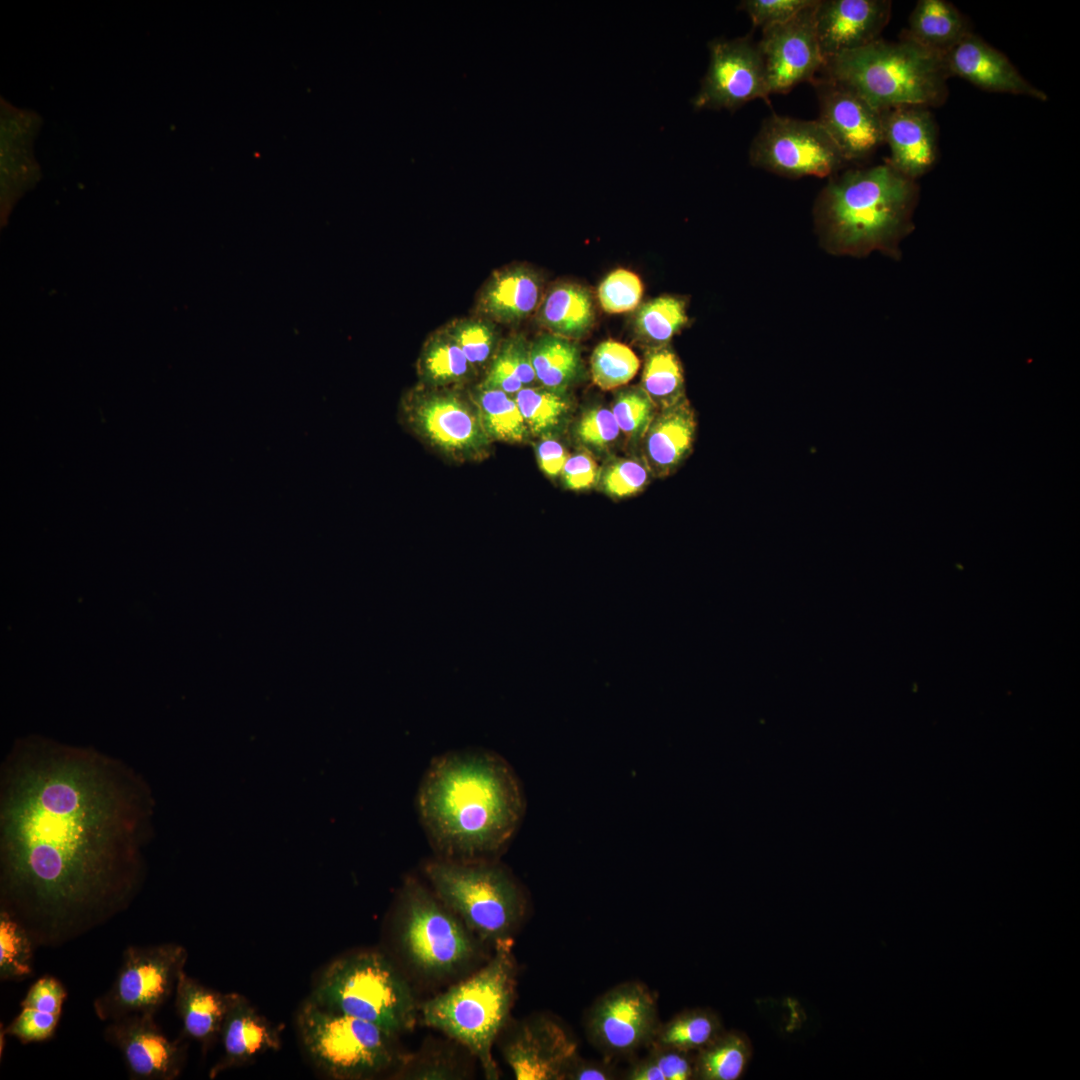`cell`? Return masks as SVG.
<instances>
[{
    "label": "cell",
    "instance_id": "cell-1",
    "mask_svg": "<svg viewBox=\"0 0 1080 1080\" xmlns=\"http://www.w3.org/2000/svg\"><path fill=\"white\" fill-rule=\"evenodd\" d=\"M155 800L139 773L90 747L17 740L0 771V910L58 946L139 892Z\"/></svg>",
    "mask_w": 1080,
    "mask_h": 1080
},
{
    "label": "cell",
    "instance_id": "cell-2",
    "mask_svg": "<svg viewBox=\"0 0 1080 1080\" xmlns=\"http://www.w3.org/2000/svg\"><path fill=\"white\" fill-rule=\"evenodd\" d=\"M416 809L437 857L487 860L513 840L526 798L516 772L499 754L453 750L430 762L417 790Z\"/></svg>",
    "mask_w": 1080,
    "mask_h": 1080
},
{
    "label": "cell",
    "instance_id": "cell-3",
    "mask_svg": "<svg viewBox=\"0 0 1080 1080\" xmlns=\"http://www.w3.org/2000/svg\"><path fill=\"white\" fill-rule=\"evenodd\" d=\"M917 188L887 162L834 174L817 197L816 227L837 253L895 254L912 229Z\"/></svg>",
    "mask_w": 1080,
    "mask_h": 1080
},
{
    "label": "cell",
    "instance_id": "cell-4",
    "mask_svg": "<svg viewBox=\"0 0 1080 1080\" xmlns=\"http://www.w3.org/2000/svg\"><path fill=\"white\" fill-rule=\"evenodd\" d=\"M819 75L881 112L898 106L941 104L950 76L944 55L904 36L899 41L878 38L827 59Z\"/></svg>",
    "mask_w": 1080,
    "mask_h": 1080
},
{
    "label": "cell",
    "instance_id": "cell-5",
    "mask_svg": "<svg viewBox=\"0 0 1080 1080\" xmlns=\"http://www.w3.org/2000/svg\"><path fill=\"white\" fill-rule=\"evenodd\" d=\"M513 939L494 945L492 958L465 980L419 1004V1020L464 1046L487 1079H498L492 1049L508 1025L516 992Z\"/></svg>",
    "mask_w": 1080,
    "mask_h": 1080
},
{
    "label": "cell",
    "instance_id": "cell-6",
    "mask_svg": "<svg viewBox=\"0 0 1080 1080\" xmlns=\"http://www.w3.org/2000/svg\"><path fill=\"white\" fill-rule=\"evenodd\" d=\"M431 890L478 938L493 945L513 939L528 900L515 877L495 859L437 857L423 868Z\"/></svg>",
    "mask_w": 1080,
    "mask_h": 1080
},
{
    "label": "cell",
    "instance_id": "cell-7",
    "mask_svg": "<svg viewBox=\"0 0 1080 1080\" xmlns=\"http://www.w3.org/2000/svg\"><path fill=\"white\" fill-rule=\"evenodd\" d=\"M310 999L397 1036L413 1030L419 1019V1004L409 983L385 955L375 951L335 960L321 975Z\"/></svg>",
    "mask_w": 1080,
    "mask_h": 1080
},
{
    "label": "cell",
    "instance_id": "cell-8",
    "mask_svg": "<svg viewBox=\"0 0 1080 1080\" xmlns=\"http://www.w3.org/2000/svg\"><path fill=\"white\" fill-rule=\"evenodd\" d=\"M297 1027L314 1065L333 1079H368L391 1068L406 1055L394 1035L368 1021L319 1006L310 998L301 1006Z\"/></svg>",
    "mask_w": 1080,
    "mask_h": 1080
},
{
    "label": "cell",
    "instance_id": "cell-9",
    "mask_svg": "<svg viewBox=\"0 0 1080 1080\" xmlns=\"http://www.w3.org/2000/svg\"><path fill=\"white\" fill-rule=\"evenodd\" d=\"M396 934L407 963L431 978L455 975L475 958V935L426 885L407 878L399 894Z\"/></svg>",
    "mask_w": 1080,
    "mask_h": 1080
},
{
    "label": "cell",
    "instance_id": "cell-10",
    "mask_svg": "<svg viewBox=\"0 0 1080 1080\" xmlns=\"http://www.w3.org/2000/svg\"><path fill=\"white\" fill-rule=\"evenodd\" d=\"M401 415L419 439L449 460L478 462L491 453L493 442L470 394L422 386L403 398Z\"/></svg>",
    "mask_w": 1080,
    "mask_h": 1080
},
{
    "label": "cell",
    "instance_id": "cell-11",
    "mask_svg": "<svg viewBox=\"0 0 1080 1080\" xmlns=\"http://www.w3.org/2000/svg\"><path fill=\"white\" fill-rule=\"evenodd\" d=\"M187 958V950L176 943L127 947L113 983L93 1002L96 1016L110 1022L155 1015L174 995Z\"/></svg>",
    "mask_w": 1080,
    "mask_h": 1080
},
{
    "label": "cell",
    "instance_id": "cell-12",
    "mask_svg": "<svg viewBox=\"0 0 1080 1080\" xmlns=\"http://www.w3.org/2000/svg\"><path fill=\"white\" fill-rule=\"evenodd\" d=\"M749 161L789 178L833 176L848 164L817 120L775 113L762 121L749 148Z\"/></svg>",
    "mask_w": 1080,
    "mask_h": 1080
},
{
    "label": "cell",
    "instance_id": "cell-13",
    "mask_svg": "<svg viewBox=\"0 0 1080 1080\" xmlns=\"http://www.w3.org/2000/svg\"><path fill=\"white\" fill-rule=\"evenodd\" d=\"M585 1032L604 1059H633L653 1042L661 1024L656 995L639 981L620 983L599 996L585 1014Z\"/></svg>",
    "mask_w": 1080,
    "mask_h": 1080
},
{
    "label": "cell",
    "instance_id": "cell-14",
    "mask_svg": "<svg viewBox=\"0 0 1080 1080\" xmlns=\"http://www.w3.org/2000/svg\"><path fill=\"white\" fill-rule=\"evenodd\" d=\"M710 63L697 94L691 99L696 111H736L755 99L769 102L764 68L757 42L751 35L708 43Z\"/></svg>",
    "mask_w": 1080,
    "mask_h": 1080
},
{
    "label": "cell",
    "instance_id": "cell-15",
    "mask_svg": "<svg viewBox=\"0 0 1080 1080\" xmlns=\"http://www.w3.org/2000/svg\"><path fill=\"white\" fill-rule=\"evenodd\" d=\"M817 0L787 22L762 30L757 41L768 94H786L810 84L824 66L814 22Z\"/></svg>",
    "mask_w": 1080,
    "mask_h": 1080
},
{
    "label": "cell",
    "instance_id": "cell-16",
    "mask_svg": "<svg viewBox=\"0 0 1080 1080\" xmlns=\"http://www.w3.org/2000/svg\"><path fill=\"white\" fill-rule=\"evenodd\" d=\"M811 84L818 100L816 120L847 163L869 157L884 142L882 112L820 75Z\"/></svg>",
    "mask_w": 1080,
    "mask_h": 1080
},
{
    "label": "cell",
    "instance_id": "cell-17",
    "mask_svg": "<svg viewBox=\"0 0 1080 1080\" xmlns=\"http://www.w3.org/2000/svg\"><path fill=\"white\" fill-rule=\"evenodd\" d=\"M154 1016L134 1014L110 1021L104 1038L120 1051L130 1078L174 1080L183 1069L187 1045L170 1040Z\"/></svg>",
    "mask_w": 1080,
    "mask_h": 1080
},
{
    "label": "cell",
    "instance_id": "cell-18",
    "mask_svg": "<svg viewBox=\"0 0 1080 1080\" xmlns=\"http://www.w3.org/2000/svg\"><path fill=\"white\" fill-rule=\"evenodd\" d=\"M578 1043L558 1021L537 1015L516 1024L502 1055L517 1080H563Z\"/></svg>",
    "mask_w": 1080,
    "mask_h": 1080
},
{
    "label": "cell",
    "instance_id": "cell-19",
    "mask_svg": "<svg viewBox=\"0 0 1080 1080\" xmlns=\"http://www.w3.org/2000/svg\"><path fill=\"white\" fill-rule=\"evenodd\" d=\"M891 6L888 0H817L815 31L824 62L878 39Z\"/></svg>",
    "mask_w": 1080,
    "mask_h": 1080
},
{
    "label": "cell",
    "instance_id": "cell-20",
    "mask_svg": "<svg viewBox=\"0 0 1080 1080\" xmlns=\"http://www.w3.org/2000/svg\"><path fill=\"white\" fill-rule=\"evenodd\" d=\"M949 75L997 93L1029 96L1040 101L1046 93L1029 83L999 50L971 32L945 54Z\"/></svg>",
    "mask_w": 1080,
    "mask_h": 1080
},
{
    "label": "cell",
    "instance_id": "cell-21",
    "mask_svg": "<svg viewBox=\"0 0 1080 1080\" xmlns=\"http://www.w3.org/2000/svg\"><path fill=\"white\" fill-rule=\"evenodd\" d=\"M887 161L905 177L924 175L937 157V130L931 113L923 106H898L882 112Z\"/></svg>",
    "mask_w": 1080,
    "mask_h": 1080
},
{
    "label": "cell",
    "instance_id": "cell-22",
    "mask_svg": "<svg viewBox=\"0 0 1080 1080\" xmlns=\"http://www.w3.org/2000/svg\"><path fill=\"white\" fill-rule=\"evenodd\" d=\"M219 1038L223 1052L209 1071L210 1079L265 1052L278 1050L281 1045L276 1027L239 993H231Z\"/></svg>",
    "mask_w": 1080,
    "mask_h": 1080
},
{
    "label": "cell",
    "instance_id": "cell-23",
    "mask_svg": "<svg viewBox=\"0 0 1080 1080\" xmlns=\"http://www.w3.org/2000/svg\"><path fill=\"white\" fill-rule=\"evenodd\" d=\"M175 1008L186 1037L200 1043L202 1051L219 1038L231 993H222L181 974L175 989Z\"/></svg>",
    "mask_w": 1080,
    "mask_h": 1080
},
{
    "label": "cell",
    "instance_id": "cell-24",
    "mask_svg": "<svg viewBox=\"0 0 1080 1080\" xmlns=\"http://www.w3.org/2000/svg\"><path fill=\"white\" fill-rule=\"evenodd\" d=\"M67 991L60 980L45 975L28 989L20 1003V1012L4 1028V1035L23 1044L51 1038L61 1018Z\"/></svg>",
    "mask_w": 1080,
    "mask_h": 1080
},
{
    "label": "cell",
    "instance_id": "cell-25",
    "mask_svg": "<svg viewBox=\"0 0 1080 1080\" xmlns=\"http://www.w3.org/2000/svg\"><path fill=\"white\" fill-rule=\"evenodd\" d=\"M540 300L538 278L524 268L496 273L480 297V309L500 322H515L531 314Z\"/></svg>",
    "mask_w": 1080,
    "mask_h": 1080
},
{
    "label": "cell",
    "instance_id": "cell-26",
    "mask_svg": "<svg viewBox=\"0 0 1080 1080\" xmlns=\"http://www.w3.org/2000/svg\"><path fill=\"white\" fill-rule=\"evenodd\" d=\"M694 434L695 419L686 401L662 409L645 435L650 462L661 471L672 469L688 453Z\"/></svg>",
    "mask_w": 1080,
    "mask_h": 1080
},
{
    "label": "cell",
    "instance_id": "cell-27",
    "mask_svg": "<svg viewBox=\"0 0 1080 1080\" xmlns=\"http://www.w3.org/2000/svg\"><path fill=\"white\" fill-rule=\"evenodd\" d=\"M969 32L964 17L951 3L920 0L910 14L904 37L945 56Z\"/></svg>",
    "mask_w": 1080,
    "mask_h": 1080
},
{
    "label": "cell",
    "instance_id": "cell-28",
    "mask_svg": "<svg viewBox=\"0 0 1080 1080\" xmlns=\"http://www.w3.org/2000/svg\"><path fill=\"white\" fill-rule=\"evenodd\" d=\"M752 1055L753 1046L746 1033L725 1029L695 1052L694 1080H739L746 1073Z\"/></svg>",
    "mask_w": 1080,
    "mask_h": 1080
},
{
    "label": "cell",
    "instance_id": "cell-29",
    "mask_svg": "<svg viewBox=\"0 0 1080 1080\" xmlns=\"http://www.w3.org/2000/svg\"><path fill=\"white\" fill-rule=\"evenodd\" d=\"M539 318L555 335L567 339L580 337L593 323L591 297L578 285H558L550 290L543 300Z\"/></svg>",
    "mask_w": 1080,
    "mask_h": 1080
},
{
    "label": "cell",
    "instance_id": "cell-30",
    "mask_svg": "<svg viewBox=\"0 0 1080 1080\" xmlns=\"http://www.w3.org/2000/svg\"><path fill=\"white\" fill-rule=\"evenodd\" d=\"M725 1030L719 1014L707 1007L685 1009L661 1022L650 1046L695 1053Z\"/></svg>",
    "mask_w": 1080,
    "mask_h": 1080
},
{
    "label": "cell",
    "instance_id": "cell-31",
    "mask_svg": "<svg viewBox=\"0 0 1080 1080\" xmlns=\"http://www.w3.org/2000/svg\"><path fill=\"white\" fill-rule=\"evenodd\" d=\"M536 380L541 386L565 392L581 373L579 350L567 338L547 334L530 345Z\"/></svg>",
    "mask_w": 1080,
    "mask_h": 1080
},
{
    "label": "cell",
    "instance_id": "cell-32",
    "mask_svg": "<svg viewBox=\"0 0 1080 1080\" xmlns=\"http://www.w3.org/2000/svg\"><path fill=\"white\" fill-rule=\"evenodd\" d=\"M475 370L447 332L437 334L426 342L418 362L422 386L428 388H446L464 383L472 378Z\"/></svg>",
    "mask_w": 1080,
    "mask_h": 1080
},
{
    "label": "cell",
    "instance_id": "cell-33",
    "mask_svg": "<svg viewBox=\"0 0 1080 1080\" xmlns=\"http://www.w3.org/2000/svg\"><path fill=\"white\" fill-rule=\"evenodd\" d=\"M470 395L492 442L520 444L530 438L514 395L480 385Z\"/></svg>",
    "mask_w": 1080,
    "mask_h": 1080
},
{
    "label": "cell",
    "instance_id": "cell-34",
    "mask_svg": "<svg viewBox=\"0 0 1080 1080\" xmlns=\"http://www.w3.org/2000/svg\"><path fill=\"white\" fill-rule=\"evenodd\" d=\"M514 397L530 435L541 439L553 438L570 410L565 392L543 386L524 387Z\"/></svg>",
    "mask_w": 1080,
    "mask_h": 1080
},
{
    "label": "cell",
    "instance_id": "cell-35",
    "mask_svg": "<svg viewBox=\"0 0 1080 1080\" xmlns=\"http://www.w3.org/2000/svg\"><path fill=\"white\" fill-rule=\"evenodd\" d=\"M537 382L530 357V346L521 336L507 339L495 353L480 386L515 395Z\"/></svg>",
    "mask_w": 1080,
    "mask_h": 1080
},
{
    "label": "cell",
    "instance_id": "cell-36",
    "mask_svg": "<svg viewBox=\"0 0 1080 1080\" xmlns=\"http://www.w3.org/2000/svg\"><path fill=\"white\" fill-rule=\"evenodd\" d=\"M695 1053L649 1046L621 1072L625 1080H694Z\"/></svg>",
    "mask_w": 1080,
    "mask_h": 1080
},
{
    "label": "cell",
    "instance_id": "cell-37",
    "mask_svg": "<svg viewBox=\"0 0 1080 1080\" xmlns=\"http://www.w3.org/2000/svg\"><path fill=\"white\" fill-rule=\"evenodd\" d=\"M35 947L27 929L8 912L0 910V979L15 981L31 976Z\"/></svg>",
    "mask_w": 1080,
    "mask_h": 1080
},
{
    "label": "cell",
    "instance_id": "cell-38",
    "mask_svg": "<svg viewBox=\"0 0 1080 1080\" xmlns=\"http://www.w3.org/2000/svg\"><path fill=\"white\" fill-rule=\"evenodd\" d=\"M642 389L662 409L683 400V375L673 352L666 348L651 351L642 374Z\"/></svg>",
    "mask_w": 1080,
    "mask_h": 1080
},
{
    "label": "cell",
    "instance_id": "cell-39",
    "mask_svg": "<svg viewBox=\"0 0 1080 1080\" xmlns=\"http://www.w3.org/2000/svg\"><path fill=\"white\" fill-rule=\"evenodd\" d=\"M640 362L625 344L607 340L600 343L591 356L594 383L603 390H612L628 383L638 372Z\"/></svg>",
    "mask_w": 1080,
    "mask_h": 1080
},
{
    "label": "cell",
    "instance_id": "cell-40",
    "mask_svg": "<svg viewBox=\"0 0 1080 1080\" xmlns=\"http://www.w3.org/2000/svg\"><path fill=\"white\" fill-rule=\"evenodd\" d=\"M686 322L684 303L671 296L658 297L645 303L636 316L639 334L656 343L670 340Z\"/></svg>",
    "mask_w": 1080,
    "mask_h": 1080
},
{
    "label": "cell",
    "instance_id": "cell-41",
    "mask_svg": "<svg viewBox=\"0 0 1080 1080\" xmlns=\"http://www.w3.org/2000/svg\"><path fill=\"white\" fill-rule=\"evenodd\" d=\"M656 406L642 388H628L617 393L611 411L619 429L633 440L645 437L655 417Z\"/></svg>",
    "mask_w": 1080,
    "mask_h": 1080
},
{
    "label": "cell",
    "instance_id": "cell-42",
    "mask_svg": "<svg viewBox=\"0 0 1080 1080\" xmlns=\"http://www.w3.org/2000/svg\"><path fill=\"white\" fill-rule=\"evenodd\" d=\"M598 299L608 313H623L635 309L643 294L640 278L626 269L611 272L598 287Z\"/></svg>",
    "mask_w": 1080,
    "mask_h": 1080
},
{
    "label": "cell",
    "instance_id": "cell-43",
    "mask_svg": "<svg viewBox=\"0 0 1080 1080\" xmlns=\"http://www.w3.org/2000/svg\"><path fill=\"white\" fill-rule=\"evenodd\" d=\"M447 333L457 343L469 363L476 369L489 362L495 349V332L486 322L463 320Z\"/></svg>",
    "mask_w": 1080,
    "mask_h": 1080
},
{
    "label": "cell",
    "instance_id": "cell-44",
    "mask_svg": "<svg viewBox=\"0 0 1080 1080\" xmlns=\"http://www.w3.org/2000/svg\"><path fill=\"white\" fill-rule=\"evenodd\" d=\"M619 426L611 409L597 407L582 414L575 427L577 439L587 447L601 450L619 437Z\"/></svg>",
    "mask_w": 1080,
    "mask_h": 1080
},
{
    "label": "cell",
    "instance_id": "cell-45",
    "mask_svg": "<svg viewBox=\"0 0 1080 1080\" xmlns=\"http://www.w3.org/2000/svg\"><path fill=\"white\" fill-rule=\"evenodd\" d=\"M648 482L646 467L632 459L617 460L601 475V486L610 496L622 498L638 493Z\"/></svg>",
    "mask_w": 1080,
    "mask_h": 1080
},
{
    "label": "cell",
    "instance_id": "cell-46",
    "mask_svg": "<svg viewBox=\"0 0 1080 1080\" xmlns=\"http://www.w3.org/2000/svg\"><path fill=\"white\" fill-rule=\"evenodd\" d=\"M812 2L813 0H743L738 9L749 16L753 27L762 31L787 22Z\"/></svg>",
    "mask_w": 1080,
    "mask_h": 1080
},
{
    "label": "cell",
    "instance_id": "cell-47",
    "mask_svg": "<svg viewBox=\"0 0 1080 1080\" xmlns=\"http://www.w3.org/2000/svg\"><path fill=\"white\" fill-rule=\"evenodd\" d=\"M395 1075L407 1079H454L459 1078L460 1073L456 1065L442 1055H406Z\"/></svg>",
    "mask_w": 1080,
    "mask_h": 1080
},
{
    "label": "cell",
    "instance_id": "cell-48",
    "mask_svg": "<svg viewBox=\"0 0 1080 1080\" xmlns=\"http://www.w3.org/2000/svg\"><path fill=\"white\" fill-rule=\"evenodd\" d=\"M561 476L568 489L584 490L592 487L597 481L598 467L595 460L587 453H576L569 455Z\"/></svg>",
    "mask_w": 1080,
    "mask_h": 1080
},
{
    "label": "cell",
    "instance_id": "cell-49",
    "mask_svg": "<svg viewBox=\"0 0 1080 1080\" xmlns=\"http://www.w3.org/2000/svg\"><path fill=\"white\" fill-rule=\"evenodd\" d=\"M621 1079L615 1062L586 1059L576 1053L567 1064L563 1080H613Z\"/></svg>",
    "mask_w": 1080,
    "mask_h": 1080
},
{
    "label": "cell",
    "instance_id": "cell-50",
    "mask_svg": "<svg viewBox=\"0 0 1080 1080\" xmlns=\"http://www.w3.org/2000/svg\"><path fill=\"white\" fill-rule=\"evenodd\" d=\"M536 459L542 472L550 478L561 475L569 455L554 438H542L535 446Z\"/></svg>",
    "mask_w": 1080,
    "mask_h": 1080
}]
</instances>
